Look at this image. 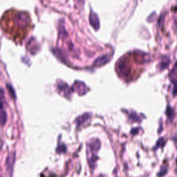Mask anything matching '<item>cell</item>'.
Wrapping results in <instances>:
<instances>
[{
	"instance_id": "6da1fadb",
	"label": "cell",
	"mask_w": 177,
	"mask_h": 177,
	"mask_svg": "<svg viewBox=\"0 0 177 177\" xmlns=\"http://www.w3.org/2000/svg\"><path fill=\"white\" fill-rule=\"evenodd\" d=\"M100 148V142L98 139H92L87 143V160L90 167L94 169L97 159L96 153Z\"/></svg>"
},
{
	"instance_id": "7a4b0ae2",
	"label": "cell",
	"mask_w": 177,
	"mask_h": 177,
	"mask_svg": "<svg viewBox=\"0 0 177 177\" xmlns=\"http://www.w3.org/2000/svg\"><path fill=\"white\" fill-rule=\"evenodd\" d=\"M16 160V155L15 152H11L8 154L6 159V170H7L8 173L9 174L10 176H12L13 172V168H14L15 163Z\"/></svg>"
},
{
	"instance_id": "3957f363",
	"label": "cell",
	"mask_w": 177,
	"mask_h": 177,
	"mask_svg": "<svg viewBox=\"0 0 177 177\" xmlns=\"http://www.w3.org/2000/svg\"><path fill=\"white\" fill-rule=\"evenodd\" d=\"M117 69H118L119 73L123 77H127L128 75H130V70L127 67V64L125 62V61L123 60V59H120L118 63L117 64Z\"/></svg>"
},
{
	"instance_id": "277c9868",
	"label": "cell",
	"mask_w": 177,
	"mask_h": 177,
	"mask_svg": "<svg viewBox=\"0 0 177 177\" xmlns=\"http://www.w3.org/2000/svg\"><path fill=\"white\" fill-rule=\"evenodd\" d=\"M90 117H91V115L89 114H83V115L79 116L78 118H76V120H75V122L77 124V127L81 126V125H83L86 121H87V120L90 118Z\"/></svg>"
},
{
	"instance_id": "5b68a950",
	"label": "cell",
	"mask_w": 177,
	"mask_h": 177,
	"mask_svg": "<svg viewBox=\"0 0 177 177\" xmlns=\"http://www.w3.org/2000/svg\"><path fill=\"white\" fill-rule=\"evenodd\" d=\"M89 19H90L91 24H92V26H93L94 29H95L96 30L98 29L100 24H99L98 18V16L96 15V13H91Z\"/></svg>"
},
{
	"instance_id": "8992f818",
	"label": "cell",
	"mask_w": 177,
	"mask_h": 177,
	"mask_svg": "<svg viewBox=\"0 0 177 177\" xmlns=\"http://www.w3.org/2000/svg\"><path fill=\"white\" fill-rule=\"evenodd\" d=\"M110 59V55H103L102 57H100L96 61L95 64L97 66H101L102 64H105V63H107V62H109Z\"/></svg>"
},
{
	"instance_id": "52a82bcc",
	"label": "cell",
	"mask_w": 177,
	"mask_h": 177,
	"mask_svg": "<svg viewBox=\"0 0 177 177\" xmlns=\"http://www.w3.org/2000/svg\"><path fill=\"white\" fill-rule=\"evenodd\" d=\"M6 120H7V114H6V112L1 108V112H0V125L1 126H4L6 124Z\"/></svg>"
},
{
	"instance_id": "ba28073f",
	"label": "cell",
	"mask_w": 177,
	"mask_h": 177,
	"mask_svg": "<svg viewBox=\"0 0 177 177\" xmlns=\"http://www.w3.org/2000/svg\"><path fill=\"white\" fill-rule=\"evenodd\" d=\"M169 63H170V59L168 57V58L164 59V60L160 62V70H163V69L167 68L169 66Z\"/></svg>"
},
{
	"instance_id": "9c48e42d",
	"label": "cell",
	"mask_w": 177,
	"mask_h": 177,
	"mask_svg": "<svg viewBox=\"0 0 177 177\" xmlns=\"http://www.w3.org/2000/svg\"><path fill=\"white\" fill-rule=\"evenodd\" d=\"M66 150H67V148H66L65 145H62L61 147L59 146L57 148V153H62V152H65Z\"/></svg>"
},
{
	"instance_id": "30bf717a",
	"label": "cell",
	"mask_w": 177,
	"mask_h": 177,
	"mask_svg": "<svg viewBox=\"0 0 177 177\" xmlns=\"http://www.w3.org/2000/svg\"><path fill=\"white\" fill-rule=\"evenodd\" d=\"M2 145H3V143L2 142H1V140H0V150H1V148H2Z\"/></svg>"
},
{
	"instance_id": "8fae6325",
	"label": "cell",
	"mask_w": 177,
	"mask_h": 177,
	"mask_svg": "<svg viewBox=\"0 0 177 177\" xmlns=\"http://www.w3.org/2000/svg\"><path fill=\"white\" fill-rule=\"evenodd\" d=\"M0 177H1V169H0Z\"/></svg>"
}]
</instances>
